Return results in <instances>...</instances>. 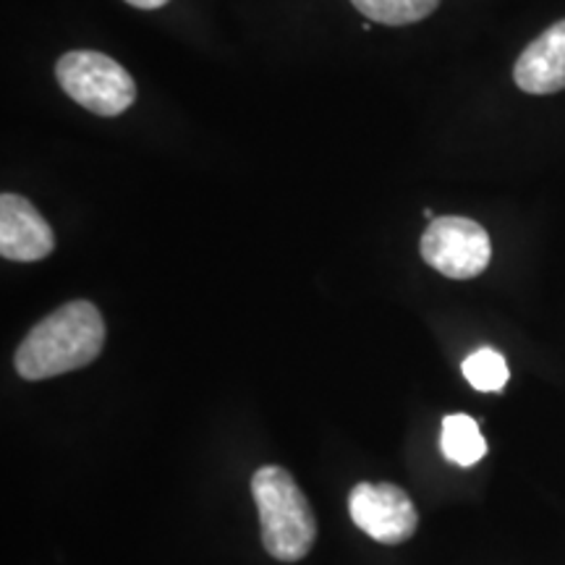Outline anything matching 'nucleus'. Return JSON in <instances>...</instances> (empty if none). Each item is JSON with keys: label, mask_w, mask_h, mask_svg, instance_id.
Masks as SVG:
<instances>
[{"label": "nucleus", "mask_w": 565, "mask_h": 565, "mask_svg": "<svg viewBox=\"0 0 565 565\" xmlns=\"http://www.w3.org/2000/svg\"><path fill=\"white\" fill-rule=\"evenodd\" d=\"M105 322L92 301H68L40 320L17 351V372L24 380H47L82 370L100 356Z\"/></svg>", "instance_id": "obj_1"}, {"label": "nucleus", "mask_w": 565, "mask_h": 565, "mask_svg": "<svg viewBox=\"0 0 565 565\" xmlns=\"http://www.w3.org/2000/svg\"><path fill=\"white\" fill-rule=\"evenodd\" d=\"M252 494L263 524V545L275 561L296 563L312 553L315 511L282 466H263L252 477Z\"/></svg>", "instance_id": "obj_2"}, {"label": "nucleus", "mask_w": 565, "mask_h": 565, "mask_svg": "<svg viewBox=\"0 0 565 565\" xmlns=\"http://www.w3.org/2000/svg\"><path fill=\"white\" fill-rule=\"evenodd\" d=\"M55 76L71 100L95 116H121L137 100V82L129 71L103 53L74 51L61 55Z\"/></svg>", "instance_id": "obj_3"}, {"label": "nucleus", "mask_w": 565, "mask_h": 565, "mask_svg": "<svg viewBox=\"0 0 565 565\" xmlns=\"http://www.w3.org/2000/svg\"><path fill=\"white\" fill-rule=\"evenodd\" d=\"M422 259L445 278L469 280L487 270L492 242L482 225L469 217H435L422 236Z\"/></svg>", "instance_id": "obj_4"}, {"label": "nucleus", "mask_w": 565, "mask_h": 565, "mask_svg": "<svg viewBox=\"0 0 565 565\" xmlns=\"http://www.w3.org/2000/svg\"><path fill=\"white\" fill-rule=\"evenodd\" d=\"M349 513L353 524L380 545H401L419 526L412 498L391 482H359L351 490Z\"/></svg>", "instance_id": "obj_5"}, {"label": "nucleus", "mask_w": 565, "mask_h": 565, "mask_svg": "<svg viewBox=\"0 0 565 565\" xmlns=\"http://www.w3.org/2000/svg\"><path fill=\"white\" fill-rule=\"evenodd\" d=\"M53 249V228L40 210L21 194L0 196V254L11 263H40Z\"/></svg>", "instance_id": "obj_6"}, {"label": "nucleus", "mask_w": 565, "mask_h": 565, "mask_svg": "<svg viewBox=\"0 0 565 565\" xmlns=\"http://www.w3.org/2000/svg\"><path fill=\"white\" fill-rule=\"evenodd\" d=\"M513 79L529 95H553L565 89V19L542 32L521 53Z\"/></svg>", "instance_id": "obj_7"}, {"label": "nucleus", "mask_w": 565, "mask_h": 565, "mask_svg": "<svg viewBox=\"0 0 565 565\" xmlns=\"http://www.w3.org/2000/svg\"><path fill=\"white\" fill-rule=\"evenodd\" d=\"M443 454L458 466H475L487 454V440L477 419L469 414H450L443 419Z\"/></svg>", "instance_id": "obj_8"}, {"label": "nucleus", "mask_w": 565, "mask_h": 565, "mask_svg": "<svg viewBox=\"0 0 565 565\" xmlns=\"http://www.w3.org/2000/svg\"><path fill=\"white\" fill-rule=\"evenodd\" d=\"M351 3L364 19L387 26H404L435 13L440 0H351Z\"/></svg>", "instance_id": "obj_9"}, {"label": "nucleus", "mask_w": 565, "mask_h": 565, "mask_svg": "<svg viewBox=\"0 0 565 565\" xmlns=\"http://www.w3.org/2000/svg\"><path fill=\"white\" fill-rule=\"evenodd\" d=\"M463 377L479 393H500L508 385V364L503 353L494 349H479L463 362Z\"/></svg>", "instance_id": "obj_10"}, {"label": "nucleus", "mask_w": 565, "mask_h": 565, "mask_svg": "<svg viewBox=\"0 0 565 565\" xmlns=\"http://www.w3.org/2000/svg\"><path fill=\"white\" fill-rule=\"evenodd\" d=\"M126 3L134 6V9H141V11H154V9H162L168 0H126Z\"/></svg>", "instance_id": "obj_11"}]
</instances>
